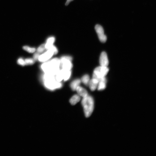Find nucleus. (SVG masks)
<instances>
[{"instance_id":"12","label":"nucleus","mask_w":156,"mask_h":156,"mask_svg":"<svg viewBox=\"0 0 156 156\" xmlns=\"http://www.w3.org/2000/svg\"><path fill=\"white\" fill-rule=\"evenodd\" d=\"M55 41V38L53 36L49 37L47 39L46 44H45L46 49L48 50L50 47L53 45Z\"/></svg>"},{"instance_id":"4","label":"nucleus","mask_w":156,"mask_h":156,"mask_svg":"<svg viewBox=\"0 0 156 156\" xmlns=\"http://www.w3.org/2000/svg\"><path fill=\"white\" fill-rule=\"evenodd\" d=\"M60 69L66 70H71L73 67L72 62V57L69 56H64L60 59Z\"/></svg>"},{"instance_id":"8","label":"nucleus","mask_w":156,"mask_h":156,"mask_svg":"<svg viewBox=\"0 0 156 156\" xmlns=\"http://www.w3.org/2000/svg\"><path fill=\"white\" fill-rule=\"evenodd\" d=\"M99 62L100 66L108 67L109 63L107 54L105 52L103 51L101 53L99 59Z\"/></svg>"},{"instance_id":"24","label":"nucleus","mask_w":156,"mask_h":156,"mask_svg":"<svg viewBox=\"0 0 156 156\" xmlns=\"http://www.w3.org/2000/svg\"><path fill=\"white\" fill-rule=\"evenodd\" d=\"M73 1V0H67V2H66L65 4L67 6L71 2H72Z\"/></svg>"},{"instance_id":"15","label":"nucleus","mask_w":156,"mask_h":156,"mask_svg":"<svg viewBox=\"0 0 156 156\" xmlns=\"http://www.w3.org/2000/svg\"><path fill=\"white\" fill-rule=\"evenodd\" d=\"M56 80L58 82H61L64 79L63 71L60 69L55 75Z\"/></svg>"},{"instance_id":"10","label":"nucleus","mask_w":156,"mask_h":156,"mask_svg":"<svg viewBox=\"0 0 156 156\" xmlns=\"http://www.w3.org/2000/svg\"><path fill=\"white\" fill-rule=\"evenodd\" d=\"M99 80L95 78H92V79L90 81L88 85L89 88L92 91H95L98 86Z\"/></svg>"},{"instance_id":"22","label":"nucleus","mask_w":156,"mask_h":156,"mask_svg":"<svg viewBox=\"0 0 156 156\" xmlns=\"http://www.w3.org/2000/svg\"><path fill=\"white\" fill-rule=\"evenodd\" d=\"M18 64L22 66H24L25 65L24 60L22 58H20L18 59Z\"/></svg>"},{"instance_id":"5","label":"nucleus","mask_w":156,"mask_h":156,"mask_svg":"<svg viewBox=\"0 0 156 156\" xmlns=\"http://www.w3.org/2000/svg\"><path fill=\"white\" fill-rule=\"evenodd\" d=\"M109 71L108 67L100 66L96 67L94 70L93 78L98 80L102 77H105Z\"/></svg>"},{"instance_id":"20","label":"nucleus","mask_w":156,"mask_h":156,"mask_svg":"<svg viewBox=\"0 0 156 156\" xmlns=\"http://www.w3.org/2000/svg\"><path fill=\"white\" fill-rule=\"evenodd\" d=\"M45 49H46L45 44H42L40 46L37 48V51L39 53H43Z\"/></svg>"},{"instance_id":"3","label":"nucleus","mask_w":156,"mask_h":156,"mask_svg":"<svg viewBox=\"0 0 156 156\" xmlns=\"http://www.w3.org/2000/svg\"><path fill=\"white\" fill-rule=\"evenodd\" d=\"M81 103L85 116L86 117H89L94 110V102L93 98L91 96L88 95L83 98Z\"/></svg>"},{"instance_id":"14","label":"nucleus","mask_w":156,"mask_h":156,"mask_svg":"<svg viewBox=\"0 0 156 156\" xmlns=\"http://www.w3.org/2000/svg\"><path fill=\"white\" fill-rule=\"evenodd\" d=\"M81 99V97L78 94H75L71 98L70 103L72 105H74L79 102Z\"/></svg>"},{"instance_id":"1","label":"nucleus","mask_w":156,"mask_h":156,"mask_svg":"<svg viewBox=\"0 0 156 156\" xmlns=\"http://www.w3.org/2000/svg\"><path fill=\"white\" fill-rule=\"evenodd\" d=\"M59 59L55 58L44 62L41 65V68L44 73L55 75L60 70Z\"/></svg>"},{"instance_id":"17","label":"nucleus","mask_w":156,"mask_h":156,"mask_svg":"<svg viewBox=\"0 0 156 156\" xmlns=\"http://www.w3.org/2000/svg\"><path fill=\"white\" fill-rule=\"evenodd\" d=\"M90 80V77L89 75L88 74H85L82 77L81 81L86 86H88Z\"/></svg>"},{"instance_id":"11","label":"nucleus","mask_w":156,"mask_h":156,"mask_svg":"<svg viewBox=\"0 0 156 156\" xmlns=\"http://www.w3.org/2000/svg\"><path fill=\"white\" fill-rule=\"evenodd\" d=\"M78 95L83 98L88 95V92L85 89L80 86L77 87L76 89Z\"/></svg>"},{"instance_id":"13","label":"nucleus","mask_w":156,"mask_h":156,"mask_svg":"<svg viewBox=\"0 0 156 156\" xmlns=\"http://www.w3.org/2000/svg\"><path fill=\"white\" fill-rule=\"evenodd\" d=\"M81 82V80L79 79L74 80L71 82L70 87L73 91H75L78 86L80 85Z\"/></svg>"},{"instance_id":"2","label":"nucleus","mask_w":156,"mask_h":156,"mask_svg":"<svg viewBox=\"0 0 156 156\" xmlns=\"http://www.w3.org/2000/svg\"><path fill=\"white\" fill-rule=\"evenodd\" d=\"M41 80L44 86L49 91H54L63 86L61 82L57 81L55 75L53 74L44 73L42 75Z\"/></svg>"},{"instance_id":"18","label":"nucleus","mask_w":156,"mask_h":156,"mask_svg":"<svg viewBox=\"0 0 156 156\" xmlns=\"http://www.w3.org/2000/svg\"><path fill=\"white\" fill-rule=\"evenodd\" d=\"M23 49L24 50L30 53H34L36 50V49L34 48H31L29 46H25L23 47Z\"/></svg>"},{"instance_id":"9","label":"nucleus","mask_w":156,"mask_h":156,"mask_svg":"<svg viewBox=\"0 0 156 156\" xmlns=\"http://www.w3.org/2000/svg\"><path fill=\"white\" fill-rule=\"evenodd\" d=\"M107 80L106 77L101 78L99 80L97 88L99 91H102L105 89Z\"/></svg>"},{"instance_id":"16","label":"nucleus","mask_w":156,"mask_h":156,"mask_svg":"<svg viewBox=\"0 0 156 156\" xmlns=\"http://www.w3.org/2000/svg\"><path fill=\"white\" fill-rule=\"evenodd\" d=\"M63 70V71L64 73L63 80L64 81H67L70 79L72 73L71 70Z\"/></svg>"},{"instance_id":"23","label":"nucleus","mask_w":156,"mask_h":156,"mask_svg":"<svg viewBox=\"0 0 156 156\" xmlns=\"http://www.w3.org/2000/svg\"><path fill=\"white\" fill-rule=\"evenodd\" d=\"M40 53L37 52L35 53L33 55V59L34 60L36 61L38 60L40 56Z\"/></svg>"},{"instance_id":"19","label":"nucleus","mask_w":156,"mask_h":156,"mask_svg":"<svg viewBox=\"0 0 156 156\" xmlns=\"http://www.w3.org/2000/svg\"><path fill=\"white\" fill-rule=\"evenodd\" d=\"M25 65H32L33 64L35 61L33 59L28 58L25 59L24 60Z\"/></svg>"},{"instance_id":"7","label":"nucleus","mask_w":156,"mask_h":156,"mask_svg":"<svg viewBox=\"0 0 156 156\" xmlns=\"http://www.w3.org/2000/svg\"><path fill=\"white\" fill-rule=\"evenodd\" d=\"M54 55L53 52L51 49H49L44 53L40 55L38 60L40 62H44L49 60Z\"/></svg>"},{"instance_id":"21","label":"nucleus","mask_w":156,"mask_h":156,"mask_svg":"<svg viewBox=\"0 0 156 156\" xmlns=\"http://www.w3.org/2000/svg\"><path fill=\"white\" fill-rule=\"evenodd\" d=\"M49 49H51L53 52L54 55H56L58 53V50L57 48L54 45L51 46Z\"/></svg>"},{"instance_id":"6","label":"nucleus","mask_w":156,"mask_h":156,"mask_svg":"<svg viewBox=\"0 0 156 156\" xmlns=\"http://www.w3.org/2000/svg\"><path fill=\"white\" fill-rule=\"evenodd\" d=\"M95 29L100 41L103 43H105L107 40V38L104 33L103 27L101 25L97 24L95 26Z\"/></svg>"}]
</instances>
